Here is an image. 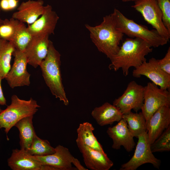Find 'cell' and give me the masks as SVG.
<instances>
[{"label": "cell", "mask_w": 170, "mask_h": 170, "mask_svg": "<svg viewBox=\"0 0 170 170\" xmlns=\"http://www.w3.org/2000/svg\"><path fill=\"white\" fill-rule=\"evenodd\" d=\"M152 48L145 40L139 38H127L117 53L110 59L109 68L116 71L121 69L123 74L128 76L129 69L136 68L146 61L145 57Z\"/></svg>", "instance_id": "6da1fadb"}, {"label": "cell", "mask_w": 170, "mask_h": 170, "mask_svg": "<svg viewBox=\"0 0 170 170\" xmlns=\"http://www.w3.org/2000/svg\"><path fill=\"white\" fill-rule=\"evenodd\" d=\"M90 37L98 50L110 59L119 50L124 34L116 27L111 15L103 17L102 22L94 26L85 24Z\"/></svg>", "instance_id": "7a4b0ae2"}, {"label": "cell", "mask_w": 170, "mask_h": 170, "mask_svg": "<svg viewBox=\"0 0 170 170\" xmlns=\"http://www.w3.org/2000/svg\"><path fill=\"white\" fill-rule=\"evenodd\" d=\"M61 55L50 40L48 53L40 66L44 80L52 94L65 105L69 102L62 83Z\"/></svg>", "instance_id": "3957f363"}, {"label": "cell", "mask_w": 170, "mask_h": 170, "mask_svg": "<svg viewBox=\"0 0 170 170\" xmlns=\"http://www.w3.org/2000/svg\"><path fill=\"white\" fill-rule=\"evenodd\" d=\"M111 14L116 28L130 38L142 39L154 48L164 45L168 42L155 29L150 30L146 26L137 24L126 17L116 8Z\"/></svg>", "instance_id": "277c9868"}, {"label": "cell", "mask_w": 170, "mask_h": 170, "mask_svg": "<svg viewBox=\"0 0 170 170\" xmlns=\"http://www.w3.org/2000/svg\"><path fill=\"white\" fill-rule=\"evenodd\" d=\"M40 107L31 98L25 100L12 95L10 104L0 113V129L4 128L7 134L18 122L26 117L34 115Z\"/></svg>", "instance_id": "5b68a950"}, {"label": "cell", "mask_w": 170, "mask_h": 170, "mask_svg": "<svg viewBox=\"0 0 170 170\" xmlns=\"http://www.w3.org/2000/svg\"><path fill=\"white\" fill-rule=\"evenodd\" d=\"M137 138L133 156L129 161L121 165L120 170H135L141 165L148 163L159 169L161 161L155 156L151 151L147 131L139 134Z\"/></svg>", "instance_id": "8992f818"}, {"label": "cell", "mask_w": 170, "mask_h": 170, "mask_svg": "<svg viewBox=\"0 0 170 170\" xmlns=\"http://www.w3.org/2000/svg\"><path fill=\"white\" fill-rule=\"evenodd\" d=\"M170 106L169 90L161 88L152 82L144 87V102L141 109L146 122L160 108Z\"/></svg>", "instance_id": "52a82bcc"}, {"label": "cell", "mask_w": 170, "mask_h": 170, "mask_svg": "<svg viewBox=\"0 0 170 170\" xmlns=\"http://www.w3.org/2000/svg\"><path fill=\"white\" fill-rule=\"evenodd\" d=\"M131 7L140 13L144 20L168 42L170 33L164 26L156 0H137Z\"/></svg>", "instance_id": "ba28073f"}, {"label": "cell", "mask_w": 170, "mask_h": 170, "mask_svg": "<svg viewBox=\"0 0 170 170\" xmlns=\"http://www.w3.org/2000/svg\"><path fill=\"white\" fill-rule=\"evenodd\" d=\"M144 87L132 81L128 84L122 95L115 99L113 105L123 114L133 110H141L144 102Z\"/></svg>", "instance_id": "9c48e42d"}, {"label": "cell", "mask_w": 170, "mask_h": 170, "mask_svg": "<svg viewBox=\"0 0 170 170\" xmlns=\"http://www.w3.org/2000/svg\"><path fill=\"white\" fill-rule=\"evenodd\" d=\"M13 56V64L5 78L12 88L29 86L31 74L27 70L28 61L24 52L15 49Z\"/></svg>", "instance_id": "30bf717a"}, {"label": "cell", "mask_w": 170, "mask_h": 170, "mask_svg": "<svg viewBox=\"0 0 170 170\" xmlns=\"http://www.w3.org/2000/svg\"><path fill=\"white\" fill-rule=\"evenodd\" d=\"M132 75L135 78L145 76L161 88L170 89V75L161 69L157 60L154 58L150 59L148 62L145 61L135 68L133 71Z\"/></svg>", "instance_id": "8fae6325"}, {"label": "cell", "mask_w": 170, "mask_h": 170, "mask_svg": "<svg viewBox=\"0 0 170 170\" xmlns=\"http://www.w3.org/2000/svg\"><path fill=\"white\" fill-rule=\"evenodd\" d=\"M59 18L52 6L47 4L45 6L43 13L33 23L28 26L27 30L33 36L54 34Z\"/></svg>", "instance_id": "7c38bea8"}, {"label": "cell", "mask_w": 170, "mask_h": 170, "mask_svg": "<svg viewBox=\"0 0 170 170\" xmlns=\"http://www.w3.org/2000/svg\"><path fill=\"white\" fill-rule=\"evenodd\" d=\"M49 35L34 36L24 51L28 64L34 68L40 66L48 53Z\"/></svg>", "instance_id": "4fadbf2b"}, {"label": "cell", "mask_w": 170, "mask_h": 170, "mask_svg": "<svg viewBox=\"0 0 170 170\" xmlns=\"http://www.w3.org/2000/svg\"><path fill=\"white\" fill-rule=\"evenodd\" d=\"M170 126V106H163L146 122L147 133L150 144Z\"/></svg>", "instance_id": "5bb4252c"}, {"label": "cell", "mask_w": 170, "mask_h": 170, "mask_svg": "<svg viewBox=\"0 0 170 170\" xmlns=\"http://www.w3.org/2000/svg\"><path fill=\"white\" fill-rule=\"evenodd\" d=\"M55 149V152L52 154L34 156L42 165L53 166L60 170H77L72 166L76 158L72 155L67 148L59 145Z\"/></svg>", "instance_id": "9a60e30c"}, {"label": "cell", "mask_w": 170, "mask_h": 170, "mask_svg": "<svg viewBox=\"0 0 170 170\" xmlns=\"http://www.w3.org/2000/svg\"><path fill=\"white\" fill-rule=\"evenodd\" d=\"M112 140V147L119 150L122 146L128 152L132 151L136 145L134 137L130 132L126 121L122 118L116 125L109 127L106 131Z\"/></svg>", "instance_id": "2e32d148"}, {"label": "cell", "mask_w": 170, "mask_h": 170, "mask_svg": "<svg viewBox=\"0 0 170 170\" xmlns=\"http://www.w3.org/2000/svg\"><path fill=\"white\" fill-rule=\"evenodd\" d=\"M87 167L92 170H109L113 163L107 154L76 141Z\"/></svg>", "instance_id": "e0dca14e"}, {"label": "cell", "mask_w": 170, "mask_h": 170, "mask_svg": "<svg viewBox=\"0 0 170 170\" xmlns=\"http://www.w3.org/2000/svg\"><path fill=\"white\" fill-rule=\"evenodd\" d=\"M44 9L43 0H28L20 3L12 17L30 25L41 16Z\"/></svg>", "instance_id": "ac0fdd59"}, {"label": "cell", "mask_w": 170, "mask_h": 170, "mask_svg": "<svg viewBox=\"0 0 170 170\" xmlns=\"http://www.w3.org/2000/svg\"><path fill=\"white\" fill-rule=\"evenodd\" d=\"M8 166L13 170H43V165L26 150L16 149L12 150L8 160Z\"/></svg>", "instance_id": "d6986e66"}, {"label": "cell", "mask_w": 170, "mask_h": 170, "mask_svg": "<svg viewBox=\"0 0 170 170\" xmlns=\"http://www.w3.org/2000/svg\"><path fill=\"white\" fill-rule=\"evenodd\" d=\"M91 115L97 123L103 126L118 122L123 117V114L115 105L105 102L101 106L95 108Z\"/></svg>", "instance_id": "ffe728a7"}, {"label": "cell", "mask_w": 170, "mask_h": 170, "mask_svg": "<svg viewBox=\"0 0 170 170\" xmlns=\"http://www.w3.org/2000/svg\"><path fill=\"white\" fill-rule=\"evenodd\" d=\"M33 116L22 118L14 126L19 131L20 149L26 150L30 148L36 135L33 124Z\"/></svg>", "instance_id": "44dd1931"}, {"label": "cell", "mask_w": 170, "mask_h": 170, "mask_svg": "<svg viewBox=\"0 0 170 170\" xmlns=\"http://www.w3.org/2000/svg\"><path fill=\"white\" fill-rule=\"evenodd\" d=\"M94 128L91 123L86 122L80 124L77 129V138L79 142L95 150L105 153L102 146L93 133Z\"/></svg>", "instance_id": "7402d4cb"}, {"label": "cell", "mask_w": 170, "mask_h": 170, "mask_svg": "<svg viewBox=\"0 0 170 170\" xmlns=\"http://www.w3.org/2000/svg\"><path fill=\"white\" fill-rule=\"evenodd\" d=\"M15 48L13 43L0 39V76L5 78L11 68V61Z\"/></svg>", "instance_id": "603a6c76"}, {"label": "cell", "mask_w": 170, "mask_h": 170, "mask_svg": "<svg viewBox=\"0 0 170 170\" xmlns=\"http://www.w3.org/2000/svg\"><path fill=\"white\" fill-rule=\"evenodd\" d=\"M128 127L134 137L137 138L142 133L147 131L146 121L142 112L133 113L131 111L123 115Z\"/></svg>", "instance_id": "cb8c5ba5"}, {"label": "cell", "mask_w": 170, "mask_h": 170, "mask_svg": "<svg viewBox=\"0 0 170 170\" xmlns=\"http://www.w3.org/2000/svg\"><path fill=\"white\" fill-rule=\"evenodd\" d=\"M31 155L35 156H44L54 153L55 149L52 147L47 140L35 136L31 146L26 150Z\"/></svg>", "instance_id": "d4e9b609"}, {"label": "cell", "mask_w": 170, "mask_h": 170, "mask_svg": "<svg viewBox=\"0 0 170 170\" xmlns=\"http://www.w3.org/2000/svg\"><path fill=\"white\" fill-rule=\"evenodd\" d=\"M24 23L12 17L3 20L0 25V39L11 42L17 31Z\"/></svg>", "instance_id": "484cf974"}, {"label": "cell", "mask_w": 170, "mask_h": 170, "mask_svg": "<svg viewBox=\"0 0 170 170\" xmlns=\"http://www.w3.org/2000/svg\"><path fill=\"white\" fill-rule=\"evenodd\" d=\"M32 37L24 23L17 31L11 42L16 49L24 51Z\"/></svg>", "instance_id": "4316f807"}, {"label": "cell", "mask_w": 170, "mask_h": 170, "mask_svg": "<svg viewBox=\"0 0 170 170\" xmlns=\"http://www.w3.org/2000/svg\"><path fill=\"white\" fill-rule=\"evenodd\" d=\"M152 153L170 150V126L150 144Z\"/></svg>", "instance_id": "83f0119b"}, {"label": "cell", "mask_w": 170, "mask_h": 170, "mask_svg": "<svg viewBox=\"0 0 170 170\" xmlns=\"http://www.w3.org/2000/svg\"><path fill=\"white\" fill-rule=\"evenodd\" d=\"M162 14L163 23L170 33V0H156Z\"/></svg>", "instance_id": "f1b7e54d"}, {"label": "cell", "mask_w": 170, "mask_h": 170, "mask_svg": "<svg viewBox=\"0 0 170 170\" xmlns=\"http://www.w3.org/2000/svg\"><path fill=\"white\" fill-rule=\"evenodd\" d=\"M19 0H0V8L4 11H12L18 6Z\"/></svg>", "instance_id": "f546056e"}, {"label": "cell", "mask_w": 170, "mask_h": 170, "mask_svg": "<svg viewBox=\"0 0 170 170\" xmlns=\"http://www.w3.org/2000/svg\"><path fill=\"white\" fill-rule=\"evenodd\" d=\"M158 63L161 69L170 75V47L168 48L164 57L161 59L157 60Z\"/></svg>", "instance_id": "4dcf8cb0"}, {"label": "cell", "mask_w": 170, "mask_h": 170, "mask_svg": "<svg viewBox=\"0 0 170 170\" xmlns=\"http://www.w3.org/2000/svg\"><path fill=\"white\" fill-rule=\"evenodd\" d=\"M2 79L3 78L0 76V105H6V100L3 94L1 86Z\"/></svg>", "instance_id": "1f68e13d"}, {"label": "cell", "mask_w": 170, "mask_h": 170, "mask_svg": "<svg viewBox=\"0 0 170 170\" xmlns=\"http://www.w3.org/2000/svg\"><path fill=\"white\" fill-rule=\"evenodd\" d=\"M136 0H122V1L123 2H132V1L134 2Z\"/></svg>", "instance_id": "d6a6232c"}, {"label": "cell", "mask_w": 170, "mask_h": 170, "mask_svg": "<svg viewBox=\"0 0 170 170\" xmlns=\"http://www.w3.org/2000/svg\"><path fill=\"white\" fill-rule=\"evenodd\" d=\"M1 10L0 9V13L1 12ZM3 21V20L0 17V25L2 24Z\"/></svg>", "instance_id": "836d02e7"}, {"label": "cell", "mask_w": 170, "mask_h": 170, "mask_svg": "<svg viewBox=\"0 0 170 170\" xmlns=\"http://www.w3.org/2000/svg\"><path fill=\"white\" fill-rule=\"evenodd\" d=\"M2 110H2L0 107V113L2 111Z\"/></svg>", "instance_id": "e575fe53"}, {"label": "cell", "mask_w": 170, "mask_h": 170, "mask_svg": "<svg viewBox=\"0 0 170 170\" xmlns=\"http://www.w3.org/2000/svg\"></svg>", "instance_id": "d590c367"}]
</instances>
